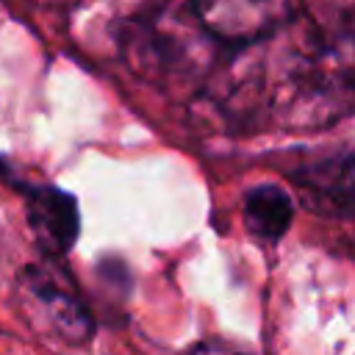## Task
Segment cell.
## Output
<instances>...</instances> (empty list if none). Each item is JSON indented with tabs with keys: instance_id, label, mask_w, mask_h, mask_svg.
Masks as SVG:
<instances>
[{
	"instance_id": "6da1fadb",
	"label": "cell",
	"mask_w": 355,
	"mask_h": 355,
	"mask_svg": "<svg viewBox=\"0 0 355 355\" xmlns=\"http://www.w3.org/2000/svg\"><path fill=\"white\" fill-rule=\"evenodd\" d=\"M19 291L33 316L67 344H83L94 333V316L78 291L53 269L28 266L19 275Z\"/></svg>"
},
{
	"instance_id": "7a4b0ae2",
	"label": "cell",
	"mask_w": 355,
	"mask_h": 355,
	"mask_svg": "<svg viewBox=\"0 0 355 355\" xmlns=\"http://www.w3.org/2000/svg\"><path fill=\"white\" fill-rule=\"evenodd\" d=\"M205 33L227 44H252L291 19V0H191Z\"/></svg>"
},
{
	"instance_id": "3957f363",
	"label": "cell",
	"mask_w": 355,
	"mask_h": 355,
	"mask_svg": "<svg viewBox=\"0 0 355 355\" xmlns=\"http://www.w3.org/2000/svg\"><path fill=\"white\" fill-rule=\"evenodd\" d=\"M300 202L324 216H355V161L344 153L322 155L288 172Z\"/></svg>"
},
{
	"instance_id": "277c9868",
	"label": "cell",
	"mask_w": 355,
	"mask_h": 355,
	"mask_svg": "<svg viewBox=\"0 0 355 355\" xmlns=\"http://www.w3.org/2000/svg\"><path fill=\"white\" fill-rule=\"evenodd\" d=\"M25 219L33 230L36 244L47 255H67L80 233V214L75 194L58 186H28L22 189Z\"/></svg>"
},
{
	"instance_id": "5b68a950",
	"label": "cell",
	"mask_w": 355,
	"mask_h": 355,
	"mask_svg": "<svg viewBox=\"0 0 355 355\" xmlns=\"http://www.w3.org/2000/svg\"><path fill=\"white\" fill-rule=\"evenodd\" d=\"M244 227L258 241L275 244L294 222V200L283 186L261 183L244 194Z\"/></svg>"
},
{
	"instance_id": "8992f818",
	"label": "cell",
	"mask_w": 355,
	"mask_h": 355,
	"mask_svg": "<svg viewBox=\"0 0 355 355\" xmlns=\"http://www.w3.org/2000/svg\"><path fill=\"white\" fill-rule=\"evenodd\" d=\"M186 355H247V352H239V349H230V347H222V344H208V341H202V344L191 347Z\"/></svg>"
}]
</instances>
